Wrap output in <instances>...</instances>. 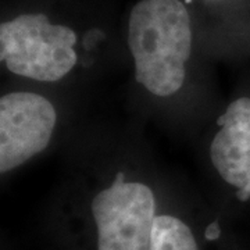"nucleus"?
<instances>
[{"label":"nucleus","mask_w":250,"mask_h":250,"mask_svg":"<svg viewBox=\"0 0 250 250\" xmlns=\"http://www.w3.org/2000/svg\"><path fill=\"white\" fill-rule=\"evenodd\" d=\"M150 250H197V245L184 221L172 215H156Z\"/></svg>","instance_id":"obj_6"},{"label":"nucleus","mask_w":250,"mask_h":250,"mask_svg":"<svg viewBox=\"0 0 250 250\" xmlns=\"http://www.w3.org/2000/svg\"><path fill=\"white\" fill-rule=\"evenodd\" d=\"M156 202L152 189L141 182H125L118 171L111 187L92 200L98 228V250H150Z\"/></svg>","instance_id":"obj_3"},{"label":"nucleus","mask_w":250,"mask_h":250,"mask_svg":"<svg viewBox=\"0 0 250 250\" xmlns=\"http://www.w3.org/2000/svg\"><path fill=\"white\" fill-rule=\"evenodd\" d=\"M135 78L154 96L177 93L192 52V22L181 0H141L128 20Z\"/></svg>","instance_id":"obj_1"},{"label":"nucleus","mask_w":250,"mask_h":250,"mask_svg":"<svg viewBox=\"0 0 250 250\" xmlns=\"http://www.w3.org/2000/svg\"><path fill=\"white\" fill-rule=\"evenodd\" d=\"M220 131L210 146V157L225 182L238 189L241 202L250 199V99L232 102L218 118Z\"/></svg>","instance_id":"obj_5"},{"label":"nucleus","mask_w":250,"mask_h":250,"mask_svg":"<svg viewBox=\"0 0 250 250\" xmlns=\"http://www.w3.org/2000/svg\"><path fill=\"white\" fill-rule=\"evenodd\" d=\"M57 114L53 104L32 92L0 99V171L6 174L43 152L52 139Z\"/></svg>","instance_id":"obj_4"},{"label":"nucleus","mask_w":250,"mask_h":250,"mask_svg":"<svg viewBox=\"0 0 250 250\" xmlns=\"http://www.w3.org/2000/svg\"><path fill=\"white\" fill-rule=\"evenodd\" d=\"M74 29L52 24L42 13L21 14L0 25V60L16 75L35 81L62 80L78 62Z\"/></svg>","instance_id":"obj_2"},{"label":"nucleus","mask_w":250,"mask_h":250,"mask_svg":"<svg viewBox=\"0 0 250 250\" xmlns=\"http://www.w3.org/2000/svg\"><path fill=\"white\" fill-rule=\"evenodd\" d=\"M221 235V229H220V225L217 221L211 223L207 228H206L205 236L207 241H217Z\"/></svg>","instance_id":"obj_7"}]
</instances>
